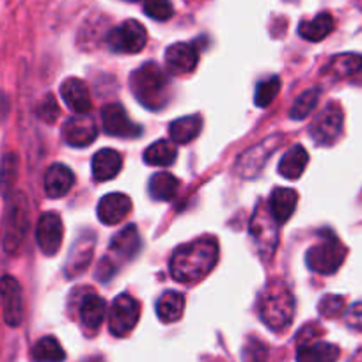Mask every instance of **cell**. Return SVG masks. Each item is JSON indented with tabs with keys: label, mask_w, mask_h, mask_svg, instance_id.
<instances>
[{
	"label": "cell",
	"mask_w": 362,
	"mask_h": 362,
	"mask_svg": "<svg viewBox=\"0 0 362 362\" xmlns=\"http://www.w3.org/2000/svg\"><path fill=\"white\" fill-rule=\"evenodd\" d=\"M217 261L218 242L214 236H203L174 250L170 257V276L177 283H199L214 270Z\"/></svg>",
	"instance_id": "cell-1"
},
{
	"label": "cell",
	"mask_w": 362,
	"mask_h": 362,
	"mask_svg": "<svg viewBox=\"0 0 362 362\" xmlns=\"http://www.w3.org/2000/svg\"><path fill=\"white\" fill-rule=\"evenodd\" d=\"M132 93L149 110H160L169 102L170 83L165 71L155 62H146L130 75Z\"/></svg>",
	"instance_id": "cell-2"
},
{
	"label": "cell",
	"mask_w": 362,
	"mask_h": 362,
	"mask_svg": "<svg viewBox=\"0 0 362 362\" xmlns=\"http://www.w3.org/2000/svg\"><path fill=\"white\" fill-rule=\"evenodd\" d=\"M295 300L290 288L281 281H274L267 286L259 300V318L268 329L279 330L288 329L293 322Z\"/></svg>",
	"instance_id": "cell-3"
},
{
	"label": "cell",
	"mask_w": 362,
	"mask_h": 362,
	"mask_svg": "<svg viewBox=\"0 0 362 362\" xmlns=\"http://www.w3.org/2000/svg\"><path fill=\"white\" fill-rule=\"evenodd\" d=\"M29 229V204L22 192L13 194L8 199L4 217V249L15 254L22 247L23 238Z\"/></svg>",
	"instance_id": "cell-4"
},
{
	"label": "cell",
	"mask_w": 362,
	"mask_h": 362,
	"mask_svg": "<svg viewBox=\"0 0 362 362\" xmlns=\"http://www.w3.org/2000/svg\"><path fill=\"white\" fill-rule=\"evenodd\" d=\"M249 231L261 257L270 259L276 252L277 242H279V222L270 214V208H264L263 204L256 208L252 218H250Z\"/></svg>",
	"instance_id": "cell-5"
},
{
	"label": "cell",
	"mask_w": 362,
	"mask_h": 362,
	"mask_svg": "<svg viewBox=\"0 0 362 362\" xmlns=\"http://www.w3.org/2000/svg\"><path fill=\"white\" fill-rule=\"evenodd\" d=\"M344 257H346V247L336 236L330 235L329 238H323L308 250L305 261L313 272L322 276H330L343 264Z\"/></svg>",
	"instance_id": "cell-6"
},
{
	"label": "cell",
	"mask_w": 362,
	"mask_h": 362,
	"mask_svg": "<svg viewBox=\"0 0 362 362\" xmlns=\"http://www.w3.org/2000/svg\"><path fill=\"white\" fill-rule=\"evenodd\" d=\"M281 144H283L281 135H272V137H267L261 142H257L256 146L249 148L240 156L238 162H236V173L242 177H245V180L256 177L263 170V167L267 165L270 156L279 149Z\"/></svg>",
	"instance_id": "cell-7"
},
{
	"label": "cell",
	"mask_w": 362,
	"mask_h": 362,
	"mask_svg": "<svg viewBox=\"0 0 362 362\" xmlns=\"http://www.w3.org/2000/svg\"><path fill=\"white\" fill-rule=\"evenodd\" d=\"M141 318V304L132 295L121 293L114 298L109 311V329L112 336L124 337L135 329Z\"/></svg>",
	"instance_id": "cell-8"
},
{
	"label": "cell",
	"mask_w": 362,
	"mask_h": 362,
	"mask_svg": "<svg viewBox=\"0 0 362 362\" xmlns=\"http://www.w3.org/2000/svg\"><path fill=\"white\" fill-rule=\"evenodd\" d=\"M110 50L119 54H139L148 43V33L146 27L137 20H127L119 27L110 30L109 37Z\"/></svg>",
	"instance_id": "cell-9"
},
{
	"label": "cell",
	"mask_w": 362,
	"mask_h": 362,
	"mask_svg": "<svg viewBox=\"0 0 362 362\" xmlns=\"http://www.w3.org/2000/svg\"><path fill=\"white\" fill-rule=\"evenodd\" d=\"M343 132V110L337 103H329L313 121L309 134L318 146H330Z\"/></svg>",
	"instance_id": "cell-10"
},
{
	"label": "cell",
	"mask_w": 362,
	"mask_h": 362,
	"mask_svg": "<svg viewBox=\"0 0 362 362\" xmlns=\"http://www.w3.org/2000/svg\"><path fill=\"white\" fill-rule=\"evenodd\" d=\"M0 302L4 320L9 327H18L23 322L22 286L13 276L0 277Z\"/></svg>",
	"instance_id": "cell-11"
},
{
	"label": "cell",
	"mask_w": 362,
	"mask_h": 362,
	"mask_svg": "<svg viewBox=\"0 0 362 362\" xmlns=\"http://www.w3.org/2000/svg\"><path fill=\"white\" fill-rule=\"evenodd\" d=\"M62 221L54 211H47L40 217L36 226V240L45 256H55L62 245Z\"/></svg>",
	"instance_id": "cell-12"
},
{
	"label": "cell",
	"mask_w": 362,
	"mask_h": 362,
	"mask_svg": "<svg viewBox=\"0 0 362 362\" xmlns=\"http://www.w3.org/2000/svg\"><path fill=\"white\" fill-rule=\"evenodd\" d=\"M102 124L105 134L112 135V137L134 139L137 137V135H141L142 132V128L128 117L127 110H124L123 105H119V103H112V105L103 107Z\"/></svg>",
	"instance_id": "cell-13"
},
{
	"label": "cell",
	"mask_w": 362,
	"mask_h": 362,
	"mask_svg": "<svg viewBox=\"0 0 362 362\" xmlns=\"http://www.w3.org/2000/svg\"><path fill=\"white\" fill-rule=\"evenodd\" d=\"M98 134L96 123L90 119L87 114H80V116L71 117L62 127V137L73 148H86V146L93 144Z\"/></svg>",
	"instance_id": "cell-14"
},
{
	"label": "cell",
	"mask_w": 362,
	"mask_h": 362,
	"mask_svg": "<svg viewBox=\"0 0 362 362\" xmlns=\"http://www.w3.org/2000/svg\"><path fill=\"white\" fill-rule=\"evenodd\" d=\"M199 54L189 43H174L165 50V66L170 75H189L196 69Z\"/></svg>",
	"instance_id": "cell-15"
},
{
	"label": "cell",
	"mask_w": 362,
	"mask_h": 362,
	"mask_svg": "<svg viewBox=\"0 0 362 362\" xmlns=\"http://www.w3.org/2000/svg\"><path fill=\"white\" fill-rule=\"evenodd\" d=\"M132 210V199L127 194H107L98 203V218L105 226H116L128 217Z\"/></svg>",
	"instance_id": "cell-16"
},
{
	"label": "cell",
	"mask_w": 362,
	"mask_h": 362,
	"mask_svg": "<svg viewBox=\"0 0 362 362\" xmlns=\"http://www.w3.org/2000/svg\"><path fill=\"white\" fill-rule=\"evenodd\" d=\"M61 96L66 102V105L76 114H87L90 110V93L89 87L83 80L75 78H66L61 86Z\"/></svg>",
	"instance_id": "cell-17"
},
{
	"label": "cell",
	"mask_w": 362,
	"mask_h": 362,
	"mask_svg": "<svg viewBox=\"0 0 362 362\" xmlns=\"http://www.w3.org/2000/svg\"><path fill=\"white\" fill-rule=\"evenodd\" d=\"M73 183H75V174L64 163H54L45 174V192L54 199L66 196L73 189Z\"/></svg>",
	"instance_id": "cell-18"
},
{
	"label": "cell",
	"mask_w": 362,
	"mask_h": 362,
	"mask_svg": "<svg viewBox=\"0 0 362 362\" xmlns=\"http://www.w3.org/2000/svg\"><path fill=\"white\" fill-rule=\"evenodd\" d=\"M90 167H93V177L96 181H109L121 173L123 158L116 149H100L93 156Z\"/></svg>",
	"instance_id": "cell-19"
},
{
	"label": "cell",
	"mask_w": 362,
	"mask_h": 362,
	"mask_svg": "<svg viewBox=\"0 0 362 362\" xmlns=\"http://www.w3.org/2000/svg\"><path fill=\"white\" fill-rule=\"evenodd\" d=\"M107 304L100 295L90 293L80 304V322L87 332H96L105 318Z\"/></svg>",
	"instance_id": "cell-20"
},
{
	"label": "cell",
	"mask_w": 362,
	"mask_h": 362,
	"mask_svg": "<svg viewBox=\"0 0 362 362\" xmlns=\"http://www.w3.org/2000/svg\"><path fill=\"white\" fill-rule=\"evenodd\" d=\"M298 203V194L291 189H276L272 192L270 203V214L274 215L279 224H284L286 221H290L291 215L295 214V208Z\"/></svg>",
	"instance_id": "cell-21"
},
{
	"label": "cell",
	"mask_w": 362,
	"mask_h": 362,
	"mask_svg": "<svg viewBox=\"0 0 362 362\" xmlns=\"http://www.w3.org/2000/svg\"><path fill=\"white\" fill-rule=\"evenodd\" d=\"M339 348L332 343L300 344L297 351V362H337Z\"/></svg>",
	"instance_id": "cell-22"
},
{
	"label": "cell",
	"mask_w": 362,
	"mask_h": 362,
	"mask_svg": "<svg viewBox=\"0 0 362 362\" xmlns=\"http://www.w3.org/2000/svg\"><path fill=\"white\" fill-rule=\"evenodd\" d=\"M185 311V297L177 291H165L156 300V315L160 322L174 323L183 316Z\"/></svg>",
	"instance_id": "cell-23"
},
{
	"label": "cell",
	"mask_w": 362,
	"mask_h": 362,
	"mask_svg": "<svg viewBox=\"0 0 362 362\" xmlns=\"http://www.w3.org/2000/svg\"><path fill=\"white\" fill-rule=\"evenodd\" d=\"M309 162V155L304 146H293L279 163V174L286 180H298L305 170Z\"/></svg>",
	"instance_id": "cell-24"
},
{
	"label": "cell",
	"mask_w": 362,
	"mask_h": 362,
	"mask_svg": "<svg viewBox=\"0 0 362 362\" xmlns=\"http://www.w3.org/2000/svg\"><path fill=\"white\" fill-rule=\"evenodd\" d=\"M203 130V119L201 116H187L181 119L173 121L169 128V135L177 144H189Z\"/></svg>",
	"instance_id": "cell-25"
},
{
	"label": "cell",
	"mask_w": 362,
	"mask_h": 362,
	"mask_svg": "<svg viewBox=\"0 0 362 362\" xmlns=\"http://www.w3.org/2000/svg\"><path fill=\"white\" fill-rule=\"evenodd\" d=\"M334 30V18L329 13H320L311 22H302L298 34L308 41H322Z\"/></svg>",
	"instance_id": "cell-26"
},
{
	"label": "cell",
	"mask_w": 362,
	"mask_h": 362,
	"mask_svg": "<svg viewBox=\"0 0 362 362\" xmlns=\"http://www.w3.org/2000/svg\"><path fill=\"white\" fill-rule=\"evenodd\" d=\"M139 247H141V240H139L137 229L135 226H128L123 231L117 233L110 250L123 259H132L139 252Z\"/></svg>",
	"instance_id": "cell-27"
},
{
	"label": "cell",
	"mask_w": 362,
	"mask_h": 362,
	"mask_svg": "<svg viewBox=\"0 0 362 362\" xmlns=\"http://www.w3.org/2000/svg\"><path fill=\"white\" fill-rule=\"evenodd\" d=\"M177 151L173 142L158 141L144 151V162L153 167H169L176 160Z\"/></svg>",
	"instance_id": "cell-28"
},
{
	"label": "cell",
	"mask_w": 362,
	"mask_h": 362,
	"mask_svg": "<svg viewBox=\"0 0 362 362\" xmlns=\"http://www.w3.org/2000/svg\"><path fill=\"white\" fill-rule=\"evenodd\" d=\"M362 69V55L357 54H343L336 55L330 59L327 71L334 76V78H346V76L355 75Z\"/></svg>",
	"instance_id": "cell-29"
},
{
	"label": "cell",
	"mask_w": 362,
	"mask_h": 362,
	"mask_svg": "<svg viewBox=\"0 0 362 362\" xmlns=\"http://www.w3.org/2000/svg\"><path fill=\"white\" fill-rule=\"evenodd\" d=\"M177 189H180V181L169 173H158L149 180V194L156 201L173 199L176 196Z\"/></svg>",
	"instance_id": "cell-30"
},
{
	"label": "cell",
	"mask_w": 362,
	"mask_h": 362,
	"mask_svg": "<svg viewBox=\"0 0 362 362\" xmlns=\"http://www.w3.org/2000/svg\"><path fill=\"white\" fill-rule=\"evenodd\" d=\"M66 358L61 343L55 337L47 336L37 341L33 348L34 362H62Z\"/></svg>",
	"instance_id": "cell-31"
},
{
	"label": "cell",
	"mask_w": 362,
	"mask_h": 362,
	"mask_svg": "<svg viewBox=\"0 0 362 362\" xmlns=\"http://www.w3.org/2000/svg\"><path fill=\"white\" fill-rule=\"evenodd\" d=\"M318 96H320L318 89H309L305 90V93H302V95L297 98V102L293 103V107H291V112H290L291 119H298V121L305 119V117L315 110V107L318 105Z\"/></svg>",
	"instance_id": "cell-32"
},
{
	"label": "cell",
	"mask_w": 362,
	"mask_h": 362,
	"mask_svg": "<svg viewBox=\"0 0 362 362\" xmlns=\"http://www.w3.org/2000/svg\"><path fill=\"white\" fill-rule=\"evenodd\" d=\"M281 89V78L279 76H270L267 80H261L256 87V105L257 107H268L274 100H276L277 93Z\"/></svg>",
	"instance_id": "cell-33"
},
{
	"label": "cell",
	"mask_w": 362,
	"mask_h": 362,
	"mask_svg": "<svg viewBox=\"0 0 362 362\" xmlns=\"http://www.w3.org/2000/svg\"><path fill=\"white\" fill-rule=\"evenodd\" d=\"M16 173H18V158L15 153H9L4 156L2 167H0V190L4 194H8L15 183Z\"/></svg>",
	"instance_id": "cell-34"
},
{
	"label": "cell",
	"mask_w": 362,
	"mask_h": 362,
	"mask_svg": "<svg viewBox=\"0 0 362 362\" xmlns=\"http://www.w3.org/2000/svg\"><path fill=\"white\" fill-rule=\"evenodd\" d=\"M144 13L149 18L165 22L174 15V9L169 0H144Z\"/></svg>",
	"instance_id": "cell-35"
},
{
	"label": "cell",
	"mask_w": 362,
	"mask_h": 362,
	"mask_svg": "<svg viewBox=\"0 0 362 362\" xmlns=\"http://www.w3.org/2000/svg\"><path fill=\"white\" fill-rule=\"evenodd\" d=\"M344 308H346V302H344L343 297L339 295H327L320 300V315L325 316V318H336V316H341L344 313Z\"/></svg>",
	"instance_id": "cell-36"
},
{
	"label": "cell",
	"mask_w": 362,
	"mask_h": 362,
	"mask_svg": "<svg viewBox=\"0 0 362 362\" xmlns=\"http://www.w3.org/2000/svg\"><path fill=\"white\" fill-rule=\"evenodd\" d=\"M243 362H267L268 361V348L267 344L261 343L259 339L252 337V339L247 341V344L243 346Z\"/></svg>",
	"instance_id": "cell-37"
},
{
	"label": "cell",
	"mask_w": 362,
	"mask_h": 362,
	"mask_svg": "<svg viewBox=\"0 0 362 362\" xmlns=\"http://www.w3.org/2000/svg\"><path fill=\"white\" fill-rule=\"evenodd\" d=\"M37 116L47 123H54L59 117V105L52 95H47L37 105Z\"/></svg>",
	"instance_id": "cell-38"
},
{
	"label": "cell",
	"mask_w": 362,
	"mask_h": 362,
	"mask_svg": "<svg viewBox=\"0 0 362 362\" xmlns=\"http://www.w3.org/2000/svg\"><path fill=\"white\" fill-rule=\"evenodd\" d=\"M346 325L350 329L362 330V302L358 304H354L346 311Z\"/></svg>",
	"instance_id": "cell-39"
},
{
	"label": "cell",
	"mask_w": 362,
	"mask_h": 362,
	"mask_svg": "<svg viewBox=\"0 0 362 362\" xmlns=\"http://www.w3.org/2000/svg\"><path fill=\"white\" fill-rule=\"evenodd\" d=\"M358 362H362V361H358Z\"/></svg>",
	"instance_id": "cell-40"
}]
</instances>
